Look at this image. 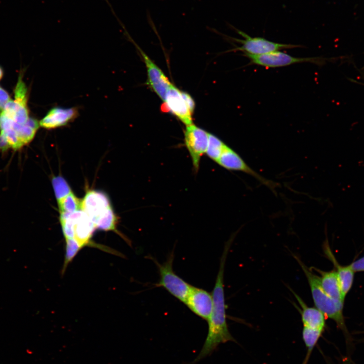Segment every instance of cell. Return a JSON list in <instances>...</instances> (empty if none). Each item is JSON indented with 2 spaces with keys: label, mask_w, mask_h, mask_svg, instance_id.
I'll return each instance as SVG.
<instances>
[{
  "label": "cell",
  "mask_w": 364,
  "mask_h": 364,
  "mask_svg": "<svg viewBox=\"0 0 364 364\" xmlns=\"http://www.w3.org/2000/svg\"><path fill=\"white\" fill-rule=\"evenodd\" d=\"M11 100L8 93L0 86V113L4 110L6 105Z\"/></svg>",
  "instance_id": "cell-24"
},
{
  "label": "cell",
  "mask_w": 364,
  "mask_h": 364,
  "mask_svg": "<svg viewBox=\"0 0 364 364\" xmlns=\"http://www.w3.org/2000/svg\"><path fill=\"white\" fill-rule=\"evenodd\" d=\"M39 126V122L33 118L29 117L24 124H19L6 116H0V131L7 129L13 130L22 147L31 142Z\"/></svg>",
  "instance_id": "cell-12"
},
{
  "label": "cell",
  "mask_w": 364,
  "mask_h": 364,
  "mask_svg": "<svg viewBox=\"0 0 364 364\" xmlns=\"http://www.w3.org/2000/svg\"><path fill=\"white\" fill-rule=\"evenodd\" d=\"M346 364H348V363H346Z\"/></svg>",
  "instance_id": "cell-27"
},
{
  "label": "cell",
  "mask_w": 364,
  "mask_h": 364,
  "mask_svg": "<svg viewBox=\"0 0 364 364\" xmlns=\"http://www.w3.org/2000/svg\"><path fill=\"white\" fill-rule=\"evenodd\" d=\"M117 218L112 208L95 222L96 229L103 231L116 232Z\"/></svg>",
  "instance_id": "cell-21"
},
{
  "label": "cell",
  "mask_w": 364,
  "mask_h": 364,
  "mask_svg": "<svg viewBox=\"0 0 364 364\" xmlns=\"http://www.w3.org/2000/svg\"><path fill=\"white\" fill-rule=\"evenodd\" d=\"M349 266L354 272L364 271V256L353 262Z\"/></svg>",
  "instance_id": "cell-25"
},
{
  "label": "cell",
  "mask_w": 364,
  "mask_h": 364,
  "mask_svg": "<svg viewBox=\"0 0 364 364\" xmlns=\"http://www.w3.org/2000/svg\"><path fill=\"white\" fill-rule=\"evenodd\" d=\"M319 272L320 283L322 289L325 293L333 299L344 303L339 282L336 270L324 271L314 268Z\"/></svg>",
  "instance_id": "cell-17"
},
{
  "label": "cell",
  "mask_w": 364,
  "mask_h": 364,
  "mask_svg": "<svg viewBox=\"0 0 364 364\" xmlns=\"http://www.w3.org/2000/svg\"><path fill=\"white\" fill-rule=\"evenodd\" d=\"M301 306L298 309L301 316L303 327L324 331L325 328V315L316 307L308 306L294 291L290 289Z\"/></svg>",
  "instance_id": "cell-15"
},
{
  "label": "cell",
  "mask_w": 364,
  "mask_h": 364,
  "mask_svg": "<svg viewBox=\"0 0 364 364\" xmlns=\"http://www.w3.org/2000/svg\"><path fill=\"white\" fill-rule=\"evenodd\" d=\"M234 239L233 235L225 243L220 258L219 270L211 293L213 307L210 316L207 320L208 330L206 339L198 355L191 362L186 364H196L210 355L221 344L229 341L236 342L235 339L229 331L227 324L224 292L225 263Z\"/></svg>",
  "instance_id": "cell-1"
},
{
  "label": "cell",
  "mask_w": 364,
  "mask_h": 364,
  "mask_svg": "<svg viewBox=\"0 0 364 364\" xmlns=\"http://www.w3.org/2000/svg\"><path fill=\"white\" fill-rule=\"evenodd\" d=\"M147 68L148 84L163 101L172 84L162 70L138 47Z\"/></svg>",
  "instance_id": "cell-11"
},
{
  "label": "cell",
  "mask_w": 364,
  "mask_h": 364,
  "mask_svg": "<svg viewBox=\"0 0 364 364\" xmlns=\"http://www.w3.org/2000/svg\"><path fill=\"white\" fill-rule=\"evenodd\" d=\"M3 76V71L2 68L0 67V80L2 79Z\"/></svg>",
  "instance_id": "cell-26"
},
{
  "label": "cell",
  "mask_w": 364,
  "mask_h": 364,
  "mask_svg": "<svg viewBox=\"0 0 364 364\" xmlns=\"http://www.w3.org/2000/svg\"><path fill=\"white\" fill-rule=\"evenodd\" d=\"M57 202L60 215L69 214L81 209V200L73 192Z\"/></svg>",
  "instance_id": "cell-20"
},
{
  "label": "cell",
  "mask_w": 364,
  "mask_h": 364,
  "mask_svg": "<svg viewBox=\"0 0 364 364\" xmlns=\"http://www.w3.org/2000/svg\"><path fill=\"white\" fill-rule=\"evenodd\" d=\"M111 208L108 197L99 191L89 190L81 200V209L87 214L94 223Z\"/></svg>",
  "instance_id": "cell-10"
},
{
  "label": "cell",
  "mask_w": 364,
  "mask_h": 364,
  "mask_svg": "<svg viewBox=\"0 0 364 364\" xmlns=\"http://www.w3.org/2000/svg\"><path fill=\"white\" fill-rule=\"evenodd\" d=\"M323 332V331L320 330L311 329L306 327H303L302 336L307 349V352L302 364L307 363L312 351Z\"/></svg>",
  "instance_id": "cell-18"
},
{
  "label": "cell",
  "mask_w": 364,
  "mask_h": 364,
  "mask_svg": "<svg viewBox=\"0 0 364 364\" xmlns=\"http://www.w3.org/2000/svg\"><path fill=\"white\" fill-rule=\"evenodd\" d=\"M77 114L75 108H53L39 122V126L48 129L64 126L76 117Z\"/></svg>",
  "instance_id": "cell-14"
},
{
  "label": "cell",
  "mask_w": 364,
  "mask_h": 364,
  "mask_svg": "<svg viewBox=\"0 0 364 364\" xmlns=\"http://www.w3.org/2000/svg\"><path fill=\"white\" fill-rule=\"evenodd\" d=\"M174 257L172 251L166 260L162 264L153 257H150L156 265L160 276L159 281L156 286L163 288L171 295L184 303L192 286L173 271L172 265Z\"/></svg>",
  "instance_id": "cell-3"
},
{
  "label": "cell",
  "mask_w": 364,
  "mask_h": 364,
  "mask_svg": "<svg viewBox=\"0 0 364 364\" xmlns=\"http://www.w3.org/2000/svg\"><path fill=\"white\" fill-rule=\"evenodd\" d=\"M208 136L209 133L194 124L186 126L184 132L185 144L196 172L199 170L201 158L206 153Z\"/></svg>",
  "instance_id": "cell-6"
},
{
  "label": "cell",
  "mask_w": 364,
  "mask_h": 364,
  "mask_svg": "<svg viewBox=\"0 0 364 364\" xmlns=\"http://www.w3.org/2000/svg\"><path fill=\"white\" fill-rule=\"evenodd\" d=\"M65 241V261L62 271V274L65 272L69 263L82 248L79 243L74 238L66 239Z\"/></svg>",
  "instance_id": "cell-23"
},
{
  "label": "cell",
  "mask_w": 364,
  "mask_h": 364,
  "mask_svg": "<svg viewBox=\"0 0 364 364\" xmlns=\"http://www.w3.org/2000/svg\"><path fill=\"white\" fill-rule=\"evenodd\" d=\"M226 146L220 139L209 133L208 143L205 153L209 158L217 163Z\"/></svg>",
  "instance_id": "cell-19"
},
{
  "label": "cell",
  "mask_w": 364,
  "mask_h": 364,
  "mask_svg": "<svg viewBox=\"0 0 364 364\" xmlns=\"http://www.w3.org/2000/svg\"><path fill=\"white\" fill-rule=\"evenodd\" d=\"M324 252L328 258L333 262L336 268V272L341 290L343 297L345 299L347 293L349 292L352 285L354 271L348 266L339 265L335 257L332 254L329 246L327 243L324 245Z\"/></svg>",
  "instance_id": "cell-16"
},
{
  "label": "cell",
  "mask_w": 364,
  "mask_h": 364,
  "mask_svg": "<svg viewBox=\"0 0 364 364\" xmlns=\"http://www.w3.org/2000/svg\"><path fill=\"white\" fill-rule=\"evenodd\" d=\"M250 61V64L266 68H277L285 67L292 64L301 63H317L320 62L317 58L296 57L282 52L274 51L260 55H252L243 54Z\"/></svg>",
  "instance_id": "cell-8"
},
{
  "label": "cell",
  "mask_w": 364,
  "mask_h": 364,
  "mask_svg": "<svg viewBox=\"0 0 364 364\" xmlns=\"http://www.w3.org/2000/svg\"><path fill=\"white\" fill-rule=\"evenodd\" d=\"M217 163L227 170L241 171L251 175L272 191L278 186L276 182L265 178L251 168L238 153L228 145Z\"/></svg>",
  "instance_id": "cell-7"
},
{
  "label": "cell",
  "mask_w": 364,
  "mask_h": 364,
  "mask_svg": "<svg viewBox=\"0 0 364 364\" xmlns=\"http://www.w3.org/2000/svg\"><path fill=\"white\" fill-rule=\"evenodd\" d=\"M184 304L196 315L207 321L212 310V294L192 286Z\"/></svg>",
  "instance_id": "cell-9"
},
{
  "label": "cell",
  "mask_w": 364,
  "mask_h": 364,
  "mask_svg": "<svg viewBox=\"0 0 364 364\" xmlns=\"http://www.w3.org/2000/svg\"><path fill=\"white\" fill-rule=\"evenodd\" d=\"M52 182L57 201L72 192L69 184L61 176L54 177Z\"/></svg>",
  "instance_id": "cell-22"
},
{
  "label": "cell",
  "mask_w": 364,
  "mask_h": 364,
  "mask_svg": "<svg viewBox=\"0 0 364 364\" xmlns=\"http://www.w3.org/2000/svg\"><path fill=\"white\" fill-rule=\"evenodd\" d=\"M235 29L239 34L243 37L244 39L234 38L235 41L241 44L234 49V51H241L244 54L260 55L283 49L303 47L300 45L273 42L261 37H252L242 31L236 28Z\"/></svg>",
  "instance_id": "cell-5"
},
{
  "label": "cell",
  "mask_w": 364,
  "mask_h": 364,
  "mask_svg": "<svg viewBox=\"0 0 364 364\" xmlns=\"http://www.w3.org/2000/svg\"><path fill=\"white\" fill-rule=\"evenodd\" d=\"M162 110L170 112L186 126L193 123L192 115L195 109V102L188 94L180 90L173 84L169 88Z\"/></svg>",
  "instance_id": "cell-4"
},
{
  "label": "cell",
  "mask_w": 364,
  "mask_h": 364,
  "mask_svg": "<svg viewBox=\"0 0 364 364\" xmlns=\"http://www.w3.org/2000/svg\"><path fill=\"white\" fill-rule=\"evenodd\" d=\"M293 256L305 274L316 307L322 311L326 317L334 321L337 326L345 334H347V331L343 314L344 303L337 301L328 295L322 288L320 277L314 274L299 257L295 255Z\"/></svg>",
  "instance_id": "cell-2"
},
{
  "label": "cell",
  "mask_w": 364,
  "mask_h": 364,
  "mask_svg": "<svg viewBox=\"0 0 364 364\" xmlns=\"http://www.w3.org/2000/svg\"><path fill=\"white\" fill-rule=\"evenodd\" d=\"M96 229L92 220L83 211L79 209L75 212L73 238L79 243L82 248L86 246H92L111 252L112 251L106 249L105 247L98 246L90 241Z\"/></svg>",
  "instance_id": "cell-13"
}]
</instances>
